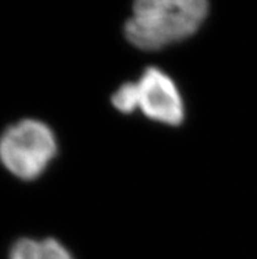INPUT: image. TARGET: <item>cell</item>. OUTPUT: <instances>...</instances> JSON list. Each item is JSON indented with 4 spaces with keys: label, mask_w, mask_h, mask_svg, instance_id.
Wrapping results in <instances>:
<instances>
[{
    "label": "cell",
    "mask_w": 257,
    "mask_h": 259,
    "mask_svg": "<svg viewBox=\"0 0 257 259\" xmlns=\"http://www.w3.org/2000/svg\"><path fill=\"white\" fill-rule=\"evenodd\" d=\"M208 12V0H134L125 36L138 49L155 52L192 37Z\"/></svg>",
    "instance_id": "6da1fadb"
},
{
    "label": "cell",
    "mask_w": 257,
    "mask_h": 259,
    "mask_svg": "<svg viewBox=\"0 0 257 259\" xmlns=\"http://www.w3.org/2000/svg\"><path fill=\"white\" fill-rule=\"evenodd\" d=\"M57 153L54 132L39 120H20L0 136V163L21 181H34L41 177Z\"/></svg>",
    "instance_id": "7a4b0ae2"
},
{
    "label": "cell",
    "mask_w": 257,
    "mask_h": 259,
    "mask_svg": "<svg viewBox=\"0 0 257 259\" xmlns=\"http://www.w3.org/2000/svg\"><path fill=\"white\" fill-rule=\"evenodd\" d=\"M138 109L152 121L177 126L185 118V105L177 84L159 67H148L137 82Z\"/></svg>",
    "instance_id": "3957f363"
},
{
    "label": "cell",
    "mask_w": 257,
    "mask_h": 259,
    "mask_svg": "<svg viewBox=\"0 0 257 259\" xmlns=\"http://www.w3.org/2000/svg\"><path fill=\"white\" fill-rule=\"evenodd\" d=\"M8 259H74L56 238H20L10 249Z\"/></svg>",
    "instance_id": "277c9868"
},
{
    "label": "cell",
    "mask_w": 257,
    "mask_h": 259,
    "mask_svg": "<svg viewBox=\"0 0 257 259\" xmlns=\"http://www.w3.org/2000/svg\"><path fill=\"white\" fill-rule=\"evenodd\" d=\"M112 104L122 113H133L138 109L137 84L135 82H126L120 85L112 96Z\"/></svg>",
    "instance_id": "5b68a950"
}]
</instances>
